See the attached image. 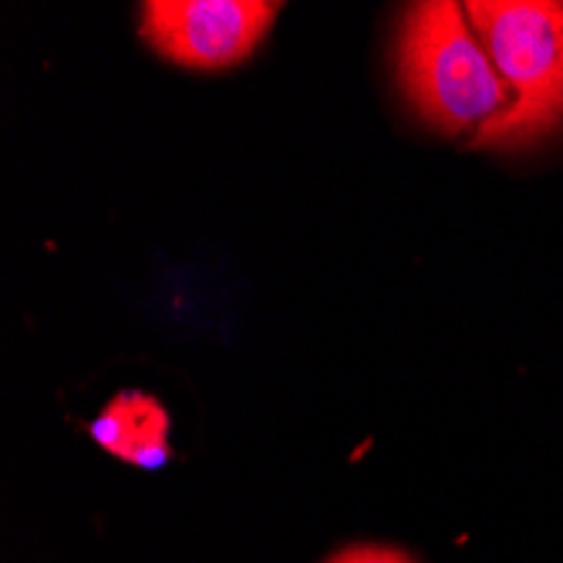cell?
<instances>
[{"label": "cell", "instance_id": "3", "mask_svg": "<svg viewBox=\"0 0 563 563\" xmlns=\"http://www.w3.org/2000/svg\"><path fill=\"white\" fill-rule=\"evenodd\" d=\"M277 11L264 0H148L142 37L173 65L217 71L246 62Z\"/></svg>", "mask_w": 563, "mask_h": 563}, {"label": "cell", "instance_id": "1", "mask_svg": "<svg viewBox=\"0 0 563 563\" xmlns=\"http://www.w3.org/2000/svg\"><path fill=\"white\" fill-rule=\"evenodd\" d=\"M398 75L429 125L445 135L473 132V145L514 106V91L470 27L466 8L452 0L408 8L398 34Z\"/></svg>", "mask_w": 563, "mask_h": 563}, {"label": "cell", "instance_id": "4", "mask_svg": "<svg viewBox=\"0 0 563 563\" xmlns=\"http://www.w3.org/2000/svg\"><path fill=\"white\" fill-rule=\"evenodd\" d=\"M91 439L122 463L163 470L169 463V412L145 391H122L91 422Z\"/></svg>", "mask_w": 563, "mask_h": 563}, {"label": "cell", "instance_id": "5", "mask_svg": "<svg viewBox=\"0 0 563 563\" xmlns=\"http://www.w3.org/2000/svg\"><path fill=\"white\" fill-rule=\"evenodd\" d=\"M328 563H416V560L395 547H347L334 553Z\"/></svg>", "mask_w": 563, "mask_h": 563}, {"label": "cell", "instance_id": "2", "mask_svg": "<svg viewBox=\"0 0 563 563\" xmlns=\"http://www.w3.org/2000/svg\"><path fill=\"white\" fill-rule=\"evenodd\" d=\"M466 14L496 71L514 91V106L479 145L517 148L553 132L563 122V4L473 0Z\"/></svg>", "mask_w": 563, "mask_h": 563}]
</instances>
